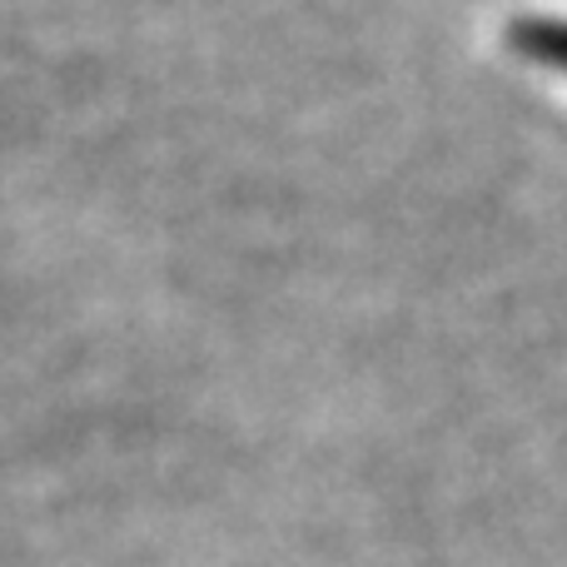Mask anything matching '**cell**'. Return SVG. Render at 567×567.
Here are the masks:
<instances>
[{"instance_id":"cell-1","label":"cell","mask_w":567,"mask_h":567,"mask_svg":"<svg viewBox=\"0 0 567 567\" xmlns=\"http://www.w3.org/2000/svg\"><path fill=\"white\" fill-rule=\"evenodd\" d=\"M508 45L518 55L538 60V65H553L567 75V20L553 16H513L508 20Z\"/></svg>"}]
</instances>
